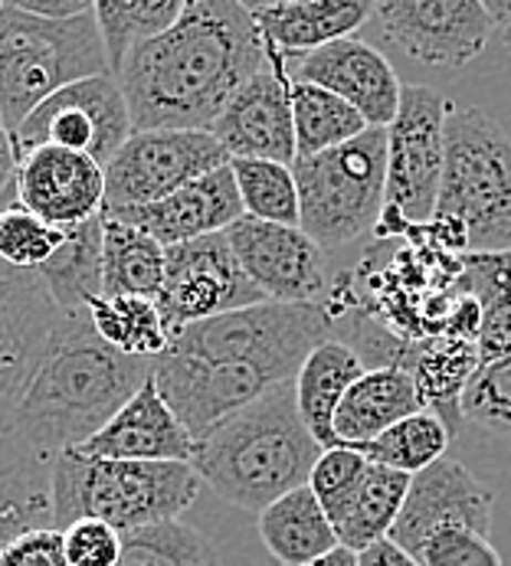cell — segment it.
I'll return each mask as SVG.
<instances>
[{"label": "cell", "mask_w": 511, "mask_h": 566, "mask_svg": "<svg viewBox=\"0 0 511 566\" xmlns=\"http://www.w3.org/2000/svg\"><path fill=\"white\" fill-rule=\"evenodd\" d=\"M262 302L265 295L243 272L227 233L168 249V272L165 289L158 295V308L170 334Z\"/></svg>", "instance_id": "obj_12"}, {"label": "cell", "mask_w": 511, "mask_h": 566, "mask_svg": "<svg viewBox=\"0 0 511 566\" xmlns=\"http://www.w3.org/2000/svg\"><path fill=\"white\" fill-rule=\"evenodd\" d=\"M227 240L265 302L319 305V295L328 285L325 249L305 237L302 227H279L240 217L227 230Z\"/></svg>", "instance_id": "obj_15"}, {"label": "cell", "mask_w": 511, "mask_h": 566, "mask_svg": "<svg viewBox=\"0 0 511 566\" xmlns=\"http://www.w3.org/2000/svg\"><path fill=\"white\" fill-rule=\"evenodd\" d=\"M194 446V436L148 377V384L108 419V426L85 442L83 452L115 462H190Z\"/></svg>", "instance_id": "obj_21"}, {"label": "cell", "mask_w": 511, "mask_h": 566, "mask_svg": "<svg viewBox=\"0 0 511 566\" xmlns=\"http://www.w3.org/2000/svg\"><path fill=\"white\" fill-rule=\"evenodd\" d=\"M135 135L125 92L112 73L73 82L46 98L13 135L20 158L36 148H66L108 167Z\"/></svg>", "instance_id": "obj_10"}, {"label": "cell", "mask_w": 511, "mask_h": 566, "mask_svg": "<svg viewBox=\"0 0 511 566\" xmlns=\"http://www.w3.org/2000/svg\"><path fill=\"white\" fill-rule=\"evenodd\" d=\"M227 164L210 132H135L105 167L102 213L152 207Z\"/></svg>", "instance_id": "obj_11"}, {"label": "cell", "mask_w": 511, "mask_h": 566, "mask_svg": "<svg viewBox=\"0 0 511 566\" xmlns=\"http://www.w3.org/2000/svg\"><path fill=\"white\" fill-rule=\"evenodd\" d=\"M88 318L95 334L118 354L138 360H158L170 347V331L158 302L148 298H92Z\"/></svg>", "instance_id": "obj_32"}, {"label": "cell", "mask_w": 511, "mask_h": 566, "mask_svg": "<svg viewBox=\"0 0 511 566\" xmlns=\"http://www.w3.org/2000/svg\"><path fill=\"white\" fill-rule=\"evenodd\" d=\"M17 203L56 230L83 227L105 210V167L66 148H36L20 158Z\"/></svg>", "instance_id": "obj_19"}, {"label": "cell", "mask_w": 511, "mask_h": 566, "mask_svg": "<svg viewBox=\"0 0 511 566\" xmlns=\"http://www.w3.org/2000/svg\"><path fill=\"white\" fill-rule=\"evenodd\" d=\"M17 170H20V151L13 132L0 122V210L17 203Z\"/></svg>", "instance_id": "obj_42"}, {"label": "cell", "mask_w": 511, "mask_h": 566, "mask_svg": "<svg viewBox=\"0 0 511 566\" xmlns=\"http://www.w3.org/2000/svg\"><path fill=\"white\" fill-rule=\"evenodd\" d=\"M357 566H424L414 554H407L404 547H397L390 537L371 544L367 551L357 554Z\"/></svg>", "instance_id": "obj_44"}, {"label": "cell", "mask_w": 511, "mask_h": 566, "mask_svg": "<svg viewBox=\"0 0 511 566\" xmlns=\"http://www.w3.org/2000/svg\"><path fill=\"white\" fill-rule=\"evenodd\" d=\"M118 566H220L213 541L180 521L122 534Z\"/></svg>", "instance_id": "obj_33"}, {"label": "cell", "mask_w": 511, "mask_h": 566, "mask_svg": "<svg viewBox=\"0 0 511 566\" xmlns=\"http://www.w3.org/2000/svg\"><path fill=\"white\" fill-rule=\"evenodd\" d=\"M247 10L282 60L347 40L374 17V3L367 0H247Z\"/></svg>", "instance_id": "obj_22"}, {"label": "cell", "mask_w": 511, "mask_h": 566, "mask_svg": "<svg viewBox=\"0 0 511 566\" xmlns=\"http://www.w3.org/2000/svg\"><path fill=\"white\" fill-rule=\"evenodd\" d=\"M0 566H70L63 531L40 527L0 547Z\"/></svg>", "instance_id": "obj_41"}, {"label": "cell", "mask_w": 511, "mask_h": 566, "mask_svg": "<svg viewBox=\"0 0 511 566\" xmlns=\"http://www.w3.org/2000/svg\"><path fill=\"white\" fill-rule=\"evenodd\" d=\"M112 73L95 10L80 20H40L13 0L0 7V122L17 128L60 88Z\"/></svg>", "instance_id": "obj_6"}, {"label": "cell", "mask_w": 511, "mask_h": 566, "mask_svg": "<svg viewBox=\"0 0 511 566\" xmlns=\"http://www.w3.org/2000/svg\"><path fill=\"white\" fill-rule=\"evenodd\" d=\"M7 544V531H3V517H0V547Z\"/></svg>", "instance_id": "obj_48"}, {"label": "cell", "mask_w": 511, "mask_h": 566, "mask_svg": "<svg viewBox=\"0 0 511 566\" xmlns=\"http://www.w3.org/2000/svg\"><path fill=\"white\" fill-rule=\"evenodd\" d=\"M309 566H357V554H354V551H347V547H335L332 554H325V557L312 560Z\"/></svg>", "instance_id": "obj_46"}, {"label": "cell", "mask_w": 511, "mask_h": 566, "mask_svg": "<svg viewBox=\"0 0 511 566\" xmlns=\"http://www.w3.org/2000/svg\"><path fill=\"white\" fill-rule=\"evenodd\" d=\"M255 527L265 551L282 566H309L341 547L322 501L312 494L309 485L295 488L275 504H269L259 514Z\"/></svg>", "instance_id": "obj_25"}, {"label": "cell", "mask_w": 511, "mask_h": 566, "mask_svg": "<svg viewBox=\"0 0 511 566\" xmlns=\"http://www.w3.org/2000/svg\"><path fill=\"white\" fill-rule=\"evenodd\" d=\"M210 135L230 155V161L295 164V122H292V98H289V70L285 60L272 50L265 70L243 82L233 98L223 105L220 118L213 122Z\"/></svg>", "instance_id": "obj_16"}, {"label": "cell", "mask_w": 511, "mask_h": 566, "mask_svg": "<svg viewBox=\"0 0 511 566\" xmlns=\"http://www.w3.org/2000/svg\"><path fill=\"white\" fill-rule=\"evenodd\" d=\"M374 20L410 60L452 70L472 63L496 30L479 0H384L374 3Z\"/></svg>", "instance_id": "obj_14"}, {"label": "cell", "mask_w": 511, "mask_h": 566, "mask_svg": "<svg viewBox=\"0 0 511 566\" xmlns=\"http://www.w3.org/2000/svg\"><path fill=\"white\" fill-rule=\"evenodd\" d=\"M417 560L424 566H502L492 537L469 531V527H452V531L432 534Z\"/></svg>", "instance_id": "obj_39"}, {"label": "cell", "mask_w": 511, "mask_h": 566, "mask_svg": "<svg viewBox=\"0 0 511 566\" xmlns=\"http://www.w3.org/2000/svg\"><path fill=\"white\" fill-rule=\"evenodd\" d=\"M502 40H505V46H509V53H511V27L509 30H502Z\"/></svg>", "instance_id": "obj_47"}, {"label": "cell", "mask_w": 511, "mask_h": 566, "mask_svg": "<svg viewBox=\"0 0 511 566\" xmlns=\"http://www.w3.org/2000/svg\"><path fill=\"white\" fill-rule=\"evenodd\" d=\"M243 213L262 220V223H279V227H299L302 207H299V184L289 164L275 161H230Z\"/></svg>", "instance_id": "obj_35"}, {"label": "cell", "mask_w": 511, "mask_h": 566, "mask_svg": "<svg viewBox=\"0 0 511 566\" xmlns=\"http://www.w3.org/2000/svg\"><path fill=\"white\" fill-rule=\"evenodd\" d=\"M70 566H118L122 534L102 521H76L63 531Z\"/></svg>", "instance_id": "obj_40"}, {"label": "cell", "mask_w": 511, "mask_h": 566, "mask_svg": "<svg viewBox=\"0 0 511 566\" xmlns=\"http://www.w3.org/2000/svg\"><path fill=\"white\" fill-rule=\"evenodd\" d=\"M332 340V315L325 305L262 302L170 334V344L204 360L243 370L269 390L295 384L315 347Z\"/></svg>", "instance_id": "obj_7"}, {"label": "cell", "mask_w": 511, "mask_h": 566, "mask_svg": "<svg viewBox=\"0 0 511 566\" xmlns=\"http://www.w3.org/2000/svg\"><path fill=\"white\" fill-rule=\"evenodd\" d=\"M459 409L476 429L511 439V354L476 370L459 397Z\"/></svg>", "instance_id": "obj_36"}, {"label": "cell", "mask_w": 511, "mask_h": 566, "mask_svg": "<svg viewBox=\"0 0 511 566\" xmlns=\"http://www.w3.org/2000/svg\"><path fill=\"white\" fill-rule=\"evenodd\" d=\"M152 377V360L112 350L88 312L63 315L10 429L0 436V517L7 537L53 527V479ZM56 531V527H53Z\"/></svg>", "instance_id": "obj_1"}, {"label": "cell", "mask_w": 511, "mask_h": 566, "mask_svg": "<svg viewBox=\"0 0 511 566\" xmlns=\"http://www.w3.org/2000/svg\"><path fill=\"white\" fill-rule=\"evenodd\" d=\"M322 452L302 422L295 384H282L200 439L190 469L227 504L262 514L289 491L309 485Z\"/></svg>", "instance_id": "obj_3"}, {"label": "cell", "mask_w": 511, "mask_h": 566, "mask_svg": "<svg viewBox=\"0 0 511 566\" xmlns=\"http://www.w3.org/2000/svg\"><path fill=\"white\" fill-rule=\"evenodd\" d=\"M289 98H292V122H295V151L299 158H315L332 148H341L361 138L371 125L361 118L335 92L312 85V82L289 76ZM295 158V161H299Z\"/></svg>", "instance_id": "obj_30"}, {"label": "cell", "mask_w": 511, "mask_h": 566, "mask_svg": "<svg viewBox=\"0 0 511 566\" xmlns=\"http://www.w3.org/2000/svg\"><path fill=\"white\" fill-rule=\"evenodd\" d=\"M302 207V233L322 249H341L377 230L387 200V128L315 158L292 164Z\"/></svg>", "instance_id": "obj_8"}, {"label": "cell", "mask_w": 511, "mask_h": 566, "mask_svg": "<svg viewBox=\"0 0 511 566\" xmlns=\"http://www.w3.org/2000/svg\"><path fill=\"white\" fill-rule=\"evenodd\" d=\"M0 7H3V3H0Z\"/></svg>", "instance_id": "obj_49"}, {"label": "cell", "mask_w": 511, "mask_h": 566, "mask_svg": "<svg viewBox=\"0 0 511 566\" xmlns=\"http://www.w3.org/2000/svg\"><path fill=\"white\" fill-rule=\"evenodd\" d=\"M492 504L496 494L482 485L459 459H439L436 465L414 475L400 517L390 531V541L407 554L420 557L424 544L452 527H469L492 534Z\"/></svg>", "instance_id": "obj_17"}, {"label": "cell", "mask_w": 511, "mask_h": 566, "mask_svg": "<svg viewBox=\"0 0 511 566\" xmlns=\"http://www.w3.org/2000/svg\"><path fill=\"white\" fill-rule=\"evenodd\" d=\"M486 13L492 17L496 30H509L511 27V0H486Z\"/></svg>", "instance_id": "obj_45"}, {"label": "cell", "mask_w": 511, "mask_h": 566, "mask_svg": "<svg viewBox=\"0 0 511 566\" xmlns=\"http://www.w3.org/2000/svg\"><path fill=\"white\" fill-rule=\"evenodd\" d=\"M285 70H292V80L335 92L351 108L361 112L371 128H390L400 112L404 82L380 50L357 36L305 53L295 60V66L285 63Z\"/></svg>", "instance_id": "obj_18"}, {"label": "cell", "mask_w": 511, "mask_h": 566, "mask_svg": "<svg viewBox=\"0 0 511 566\" xmlns=\"http://www.w3.org/2000/svg\"><path fill=\"white\" fill-rule=\"evenodd\" d=\"M449 102L426 88L404 85L400 112L387 128V200L377 223L380 237H400L410 227H429L439 203L446 164Z\"/></svg>", "instance_id": "obj_9"}, {"label": "cell", "mask_w": 511, "mask_h": 566, "mask_svg": "<svg viewBox=\"0 0 511 566\" xmlns=\"http://www.w3.org/2000/svg\"><path fill=\"white\" fill-rule=\"evenodd\" d=\"M367 374V364L354 347L332 337L322 347L312 350V357L302 364L295 377V403L302 412V422L315 436L322 449H338L335 439V412L344 394Z\"/></svg>", "instance_id": "obj_24"}, {"label": "cell", "mask_w": 511, "mask_h": 566, "mask_svg": "<svg viewBox=\"0 0 511 566\" xmlns=\"http://www.w3.org/2000/svg\"><path fill=\"white\" fill-rule=\"evenodd\" d=\"M410 482H414V475H404V472L371 462L364 479L351 491V497L332 514V527L338 534L341 547L361 554L371 544L390 537V531L400 517V507L407 501Z\"/></svg>", "instance_id": "obj_26"}, {"label": "cell", "mask_w": 511, "mask_h": 566, "mask_svg": "<svg viewBox=\"0 0 511 566\" xmlns=\"http://www.w3.org/2000/svg\"><path fill=\"white\" fill-rule=\"evenodd\" d=\"M426 400L407 367H371L341 400L335 439L347 449H364L397 422L424 412Z\"/></svg>", "instance_id": "obj_23"}, {"label": "cell", "mask_w": 511, "mask_h": 566, "mask_svg": "<svg viewBox=\"0 0 511 566\" xmlns=\"http://www.w3.org/2000/svg\"><path fill=\"white\" fill-rule=\"evenodd\" d=\"M50 298L63 315L85 312L92 298H102L105 289V230L102 217L83 227H70L63 245L36 269Z\"/></svg>", "instance_id": "obj_27"}, {"label": "cell", "mask_w": 511, "mask_h": 566, "mask_svg": "<svg viewBox=\"0 0 511 566\" xmlns=\"http://www.w3.org/2000/svg\"><path fill=\"white\" fill-rule=\"evenodd\" d=\"M63 240L66 230L43 223L20 203L0 210V262L13 269L36 272L43 262H50V255L63 245Z\"/></svg>", "instance_id": "obj_37"}, {"label": "cell", "mask_w": 511, "mask_h": 566, "mask_svg": "<svg viewBox=\"0 0 511 566\" xmlns=\"http://www.w3.org/2000/svg\"><path fill=\"white\" fill-rule=\"evenodd\" d=\"M105 217H115V220L148 233L155 243L170 249V245L227 233L247 213H243V200H240L233 170L227 164V167L180 187L177 193H170L152 207H135V210L105 213Z\"/></svg>", "instance_id": "obj_20"}, {"label": "cell", "mask_w": 511, "mask_h": 566, "mask_svg": "<svg viewBox=\"0 0 511 566\" xmlns=\"http://www.w3.org/2000/svg\"><path fill=\"white\" fill-rule=\"evenodd\" d=\"M462 262V282L479 302V367L511 354V252H469Z\"/></svg>", "instance_id": "obj_29"}, {"label": "cell", "mask_w": 511, "mask_h": 566, "mask_svg": "<svg viewBox=\"0 0 511 566\" xmlns=\"http://www.w3.org/2000/svg\"><path fill=\"white\" fill-rule=\"evenodd\" d=\"M446 449H449L446 422L432 409H424V412L397 422L394 429H387L380 439H374L361 452L374 465H384V469H394L404 475H420L424 469L446 459Z\"/></svg>", "instance_id": "obj_34"}, {"label": "cell", "mask_w": 511, "mask_h": 566, "mask_svg": "<svg viewBox=\"0 0 511 566\" xmlns=\"http://www.w3.org/2000/svg\"><path fill=\"white\" fill-rule=\"evenodd\" d=\"M105 298H148L158 302L168 272V249L148 233L105 217Z\"/></svg>", "instance_id": "obj_28"}, {"label": "cell", "mask_w": 511, "mask_h": 566, "mask_svg": "<svg viewBox=\"0 0 511 566\" xmlns=\"http://www.w3.org/2000/svg\"><path fill=\"white\" fill-rule=\"evenodd\" d=\"M187 0H98L95 23L105 43L112 76L125 66V60L145 43L158 40L177 23Z\"/></svg>", "instance_id": "obj_31"}, {"label": "cell", "mask_w": 511, "mask_h": 566, "mask_svg": "<svg viewBox=\"0 0 511 566\" xmlns=\"http://www.w3.org/2000/svg\"><path fill=\"white\" fill-rule=\"evenodd\" d=\"M429 227L452 249L511 252V138L476 105L449 102L442 187Z\"/></svg>", "instance_id": "obj_4"}, {"label": "cell", "mask_w": 511, "mask_h": 566, "mask_svg": "<svg viewBox=\"0 0 511 566\" xmlns=\"http://www.w3.org/2000/svg\"><path fill=\"white\" fill-rule=\"evenodd\" d=\"M63 312L36 272L0 262V436L43 367Z\"/></svg>", "instance_id": "obj_13"}, {"label": "cell", "mask_w": 511, "mask_h": 566, "mask_svg": "<svg viewBox=\"0 0 511 566\" xmlns=\"http://www.w3.org/2000/svg\"><path fill=\"white\" fill-rule=\"evenodd\" d=\"M200 479L190 462H115L73 449L53 479V527L102 521L118 534L180 521L194 504Z\"/></svg>", "instance_id": "obj_5"}, {"label": "cell", "mask_w": 511, "mask_h": 566, "mask_svg": "<svg viewBox=\"0 0 511 566\" xmlns=\"http://www.w3.org/2000/svg\"><path fill=\"white\" fill-rule=\"evenodd\" d=\"M269 60L272 46L247 3L187 0L168 33L135 50L115 80L135 132H210L233 92Z\"/></svg>", "instance_id": "obj_2"}, {"label": "cell", "mask_w": 511, "mask_h": 566, "mask_svg": "<svg viewBox=\"0 0 511 566\" xmlns=\"http://www.w3.org/2000/svg\"><path fill=\"white\" fill-rule=\"evenodd\" d=\"M13 3H17L20 10L40 17V20H56V23H63V20H80V17L95 10V3H88V0H13Z\"/></svg>", "instance_id": "obj_43"}, {"label": "cell", "mask_w": 511, "mask_h": 566, "mask_svg": "<svg viewBox=\"0 0 511 566\" xmlns=\"http://www.w3.org/2000/svg\"><path fill=\"white\" fill-rule=\"evenodd\" d=\"M367 465H371L367 455L357 452V449H347V446L325 449V452H322V459H319L315 469H312L309 488H312V494L322 501L328 521H332V514L338 511L341 504L351 497V491L357 488V482L364 479Z\"/></svg>", "instance_id": "obj_38"}]
</instances>
